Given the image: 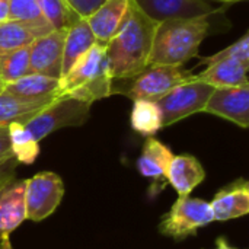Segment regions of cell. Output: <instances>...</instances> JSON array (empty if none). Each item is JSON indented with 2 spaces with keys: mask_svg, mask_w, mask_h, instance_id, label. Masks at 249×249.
<instances>
[{
  "mask_svg": "<svg viewBox=\"0 0 249 249\" xmlns=\"http://www.w3.org/2000/svg\"><path fill=\"white\" fill-rule=\"evenodd\" d=\"M0 249H12L9 241H0Z\"/></svg>",
  "mask_w": 249,
  "mask_h": 249,
  "instance_id": "cell-33",
  "label": "cell"
},
{
  "mask_svg": "<svg viewBox=\"0 0 249 249\" xmlns=\"http://www.w3.org/2000/svg\"><path fill=\"white\" fill-rule=\"evenodd\" d=\"M152 19L162 22L174 18L209 16L216 9L207 0H134Z\"/></svg>",
  "mask_w": 249,
  "mask_h": 249,
  "instance_id": "cell-11",
  "label": "cell"
},
{
  "mask_svg": "<svg viewBox=\"0 0 249 249\" xmlns=\"http://www.w3.org/2000/svg\"><path fill=\"white\" fill-rule=\"evenodd\" d=\"M130 125L136 133L144 137H153L163 127L162 112L158 104L144 99L134 101L130 114Z\"/></svg>",
  "mask_w": 249,
  "mask_h": 249,
  "instance_id": "cell-22",
  "label": "cell"
},
{
  "mask_svg": "<svg viewBox=\"0 0 249 249\" xmlns=\"http://www.w3.org/2000/svg\"><path fill=\"white\" fill-rule=\"evenodd\" d=\"M66 1L70 4V7L74 10V13L79 18L85 19L89 15H92L102 4L104 0H66Z\"/></svg>",
  "mask_w": 249,
  "mask_h": 249,
  "instance_id": "cell-28",
  "label": "cell"
},
{
  "mask_svg": "<svg viewBox=\"0 0 249 249\" xmlns=\"http://www.w3.org/2000/svg\"><path fill=\"white\" fill-rule=\"evenodd\" d=\"M219 1H225V3H232V1H244V0H219Z\"/></svg>",
  "mask_w": 249,
  "mask_h": 249,
  "instance_id": "cell-34",
  "label": "cell"
},
{
  "mask_svg": "<svg viewBox=\"0 0 249 249\" xmlns=\"http://www.w3.org/2000/svg\"><path fill=\"white\" fill-rule=\"evenodd\" d=\"M107 44L95 42L73 66L60 77L58 98H74L88 104L108 98L114 93Z\"/></svg>",
  "mask_w": 249,
  "mask_h": 249,
  "instance_id": "cell-3",
  "label": "cell"
},
{
  "mask_svg": "<svg viewBox=\"0 0 249 249\" xmlns=\"http://www.w3.org/2000/svg\"><path fill=\"white\" fill-rule=\"evenodd\" d=\"M213 90V86L194 80L193 77L172 89L156 102L162 112V125L168 127L190 115L203 112Z\"/></svg>",
  "mask_w": 249,
  "mask_h": 249,
  "instance_id": "cell-6",
  "label": "cell"
},
{
  "mask_svg": "<svg viewBox=\"0 0 249 249\" xmlns=\"http://www.w3.org/2000/svg\"><path fill=\"white\" fill-rule=\"evenodd\" d=\"M248 67L238 60H220L207 66L198 74H193L194 80L217 88H236L247 86L248 83Z\"/></svg>",
  "mask_w": 249,
  "mask_h": 249,
  "instance_id": "cell-17",
  "label": "cell"
},
{
  "mask_svg": "<svg viewBox=\"0 0 249 249\" xmlns=\"http://www.w3.org/2000/svg\"><path fill=\"white\" fill-rule=\"evenodd\" d=\"M213 249H238V248L232 247V245L229 244V241H228L225 236H220V238L216 241V245H214V248Z\"/></svg>",
  "mask_w": 249,
  "mask_h": 249,
  "instance_id": "cell-32",
  "label": "cell"
},
{
  "mask_svg": "<svg viewBox=\"0 0 249 249\" xmlns=\"http://www.w3.org/2000/svg\"><path fill=\"white\" fill-rule=\"evenodd\" d=\"M29 73V45L0 53V80L3 86Z\"/></svg>",
  "mask_w": 249,
  "mask_h": 249,
  "instance_id": "cell-24",
  "label": "cell"
},
{
  "mask_svg": "<svg viewBox=\"0 0 249 249\" xmlns=\"http://www.w3.org/2000/svg\"><path fill=\"white\" fill-rule=\"evenodd\" d=\"M64 197L63 179L55 172H39L26 179V219L41 222L50 217Z\"/></svg>",
  "mask_w": 249,
  "mask_h": 249,
  "instance_id": "cell-8",
  "label": "cell"
},
{
  "mask_svg": "<svg viewBox=\"0 0 249 249\" xmlns=\"http://www.w3.org/2000/svg\"><path fill=\"white\" fill-rule=\"evenodd\" d=\"M9 20V0H0V23Z\"/></svg>",
  "mask_w": 249,
  "mask_h": 249,
  "instance_id": "cell-31",
  "label": "cell"
},
{
  "mask_svg": "<svg viewBox=\"0 0 249 249\" xmlns=\"http://www.w3.org/2000/svg\"><path fill=\"white\" fill-rule=\"evenodd\" d=\"M26 181L13 179L0 190V241H9V236L26 219L25 204Z\"/></svg>",
  "mask_w": 249,
  "mask_h": 249,
  "instance_id": "cell-12",
  "label": "cell"
},
{
  "mask_svg": "<svg viewBox=\"0 0 249 249\" xmlns=\"http://www.w3.org/2000/svg\"><path fill=\"white\" fill-rule=\"evenodd\" d=\"M92 104L74 98H55L48 107L31 118L25 127L31 131L36 142H41L51 133L66 128L79 127L89 118Z\"/></svg>",
  "mask_w": 249,
  "mask_h": 249,
  "instance_id": "cell-5",
  "label": "cell"
},
{
  "mask_svg": "<svg viewBox=\"0 0 249 249\" xmlns=\"http://www.w3.org/2000/svg\"><path fill=\"white\" fill-rule=\"evenodd\" d=\"M130 0H104L102 4L86 19L95 39L108 44L120 29L128 9Z\"/></svg>",
  "mask_w": 249,
  "mask_h": 249,
  "instance_id": "cell-15",
  "label": "cell"
},
{
  "mask_svg": "<svg viewBox=\"0 0 249 249\" xmlns=\"http://www.w3.org/2000/svg\"><path fill=\"white\" fill-rule=\"evenodd\" d=\"M210 209L214 222H225L247 216L249 213L248 181L241 178L222 188L210 201Z\"/></svg>",
  "mask_w": 249,
  "mask_h": 249,
  "instance_id": "cell-13",
  "label": "cell"
},
{
  "mask_svg": "<svg viewBox=\"0 0 249 249\" xmlns=\"http://www.w3.org/2000/svg\"><path fill=\"white\" fill-rule=\"evenodd\" d=\"M53 31L54 28L45 19L3 22L0 23V53L28 47L35 39Z\"/></svg>",
  "mask_w": 249,
  "mask_h": 249,
  "instance_id": "cell-14",
  "label": "cell"
},
{
  "mask_svg": "<svg viewBox=\"0 0 249 249\" xmlns=\"http://www.w3.org/2000/svg\"><path fill=\"white\" fill-rule=\"evenodd\" d=\"M69 28L54 29L53 32L35 39L29 45V69L31 73L50 77H61L63 50Z\"/></svg>",
  "mask_w": 249,
  "mask_h": 249,
  "instance_id": "cell-9",
  "label": "cell"
},
{
  "mask_svg": "<svg viewBox=\"0 0 249 249\" xmlns=\"http://www.w3.org/2000/svg\"><path fill=\"white\" fill-rule=\"evenodd\" d=\"M207 18H174L159 22L149 66L181 67L198 57V48L210 29Z\"/></svg>",
  "mask_w": 249,
  "mask_h": 249,
  "instance_id": "cell-2",
  "label": "cell"
},
{
  "mask_svg": "<svg viewBox=\"0 0 249 249\" xmlns=\"http://www.w3.org/2000/svg\"><path fill=\"white\" fill-rule=\"evenodd\" d=\"M42 16L54 29H64L80 19L66 0H38Z\"/></svg>",
  "mask_w": 249,
  "mask_h": 249,
  "instance_id": "cell-25",
  "label": "cell"
},
{
  "mask_svg": "<svg viewBox=\"0 0 249 249\" xmlns=\"http://www.w3.org/2000/svg\"><path fill=\"white\" fill-rule=\"evenodd\" d=\"M225 118L242 128L249 127V85L217 88L212 92L204 111Z\"/></svg>",
  "mask_w": 249,
  "mask_h": 249,
  "instance_id": "cell-10",
  "label": "cell"
},
{
  "mask_svg": "<svg viewBox=\"0 0 249 249\" xmlns=\"http://www.w3.org/2000/svg\"><path fill=\"white\" fill-rule=\"evenodd\" d=\"M1 90L10 95L23 98V99H31V101L55 99L58 98L60 79L44 76V74H36V73H29L12 83L4 85Z\"/></svg>",
  "mask_w": 249,
  "mask_h": 249,
  "instance_id": "cell-19",
  "label": "cell"
},
{
  "mask_svg": "<svg viewBox=\"0 0 249 249\" xmlns=\"http://www.w3.org/2000/svg\"><path fill=\"white\" fill-rule=\"evenodd\" d=\"M220 60H238L244 64L249 66V34L247 32L242 38H239L236 42H233L232 45L220 50L219 53L209 55L206 58H201L200 63L201 64H212L214 61H220Z\"/></svg>",
  "mask_w": 249,
  "mask_h": 249,
  "instance_id": "cell-26",
  "label": "cell"
},
{
  "mask_svg": "<svg viewBox=\"0 0 249 249\" xmlns=\"http://www.w3.org/2000/svg\"><path fill=\"white\" fill-rule=\"evenodd\" d=\"M174 158L172 150L155 137H147L137 160V169L142 177L152 181L166 179V174Z\"/></svg>",
  "mask_w": 249,
  "mask_h": 249,
  "instance_id": "cell-18",
  "label": "cell"
},
{
  "mask_svg": "<svg viewBox=\"0 0 249 249\" xmlns=\"http://www.w3.org/2000/svg\"><path fill=\"white\" fill-rule=\"evenodd\" d=\"M166 179L174 187L178 197H187L206 179V171L196 156L174 155Z\"/></svg>",
  "mask_w": 249,
  "mask_h": 249,
  "instance_id": "cell-16",
  "label": "cell"
},
{
  "mask_svg": "<svg viewBox=\"0 0 249 249\" xmlns=\"http://www.w3.org/2000/svg\"><path fill=\"white\" fill-rule=\"evenodd\" d=\"M214 222L210 203L201 198L178 197L159 222V232L175 241L196 236L197 231Z\"/></svg>",
  "mask_w": 249,
  "mask_h": 249,
  "instance_id": "cell-4",
  "label": "cell"
},
{
  "mask_svg": "<svg viewBox=\"0 0 249 249\" xmlns=\"http://www.w3.org/2000/svg\"><path fill=\"white\" fill-rule=\"evenodd\" d=\"M191 77L193 73L182 70L181 67L153 64L133 77L134 80L130 85L128 90L123 93L133 101L144 99L158 102L181 83L191 80Z\"/></svg>",
  "mask_w": 249,
  "mask_h": 249,
  "instance_id": "cell-7",
  "label": "cell"
},
{
  "mask_svg": "<svg viewBox=\"0 0 249 249\" xmlns=\"http://www.w3.org/2000/svg\"><path fill=\"white\" fill-rule=\"evenodd\" d=\"M159 22L147 16L134 0L117 34L107 44V55L112 79H133L149 67L153 39Z\"/></svg>",
  "mask_w": 249,
  "mask_h": 249,
  "instance_id": "cell-1",
  "label": "cell"
},
{
  "mask_svg": "<svg viewBox=\"0 0 249 249\" xmlns=\"http://www.w3.org/2000/svg\"><path fill=\"white\" fill-rule=\"evenodd\" d=\"M96 42L86 19H77L69 26L63 50V66L61 77L71 69V66Z\"/></svg>",
  "mask_w": 249,
  "mask_h": 249,
  "instance_id": "cell-21",
  "label": "cell"
},
{
  "mask_svg": "<svg viewBox=\"0 0 249 249\" xmlns=\"http://www.w3.org/2000/svg\"><path fill=\"white\" fill-rule=\"evenodd\" d=\"M12 158H13V153L10 147L7 127H0V162L9 160Z\"/></svg>",
  "mask_w": 249,
  "mask_h": 249,
  "instance_id": "cell-30",
  "label": "cell"
},
{
  "mask_svg": "<svg viewBox=\"0 0 249 249\" xmlns=\"http://www.w3.org/2000/svg\"><path fill=\"white\" fill-rule=\"evenodd\" d=\"M42 16L38 0H9V20H41Z\"/></svg>",
  "mask_w": 249,
  "mask_h": 249,
  "instance_id": "cell-27",
  "label": "cell"
},
{
  "mask_svg": "<svg viewBox=\"0 0 249 249\" xmlns=\"http://www.w3.org/2000/svg\"><path fill=\"white\" fill-rule=\"evenodd\" d=\"M9 140L13 158L19 163L31 165L39 155V142L34 139L31 131L22 123H12L7 125Z\"/></svg>",
  "mask_w": 249,
  "mask_h": 249,
  "instance_id": "cell-23",
  "label": "cell"
},
{
  "mask_svg": "<svg viewBox=\"0 0 249 249\" xmlns=\"http://www.w3.org/2000/svg\"><path fill=\"white\" fill-rule=\"evenodd\" d=\"M54 99H23L0 90V127H7L12 123L26 124Z\"/></svg>",
  "mask_w": 249,
  "mask_h": 249,
  "instance_id": "cell-20",
  "label": "cell"
},
{
  "mask_svg": "<svg viewBox=\"0 0 249 249\" xmlns=\"http://www.w3.org/2000/svg\"><path fill=\"white\" fill-rule=\"evenodd\" d=\"M3 89V85H1V80H0V90Z\"/></svg>",
  "mask_w": 249,
  "mask_h": 249,
  "instance_id": "cell-35",
  "label": "cell"
},
{
  "mask_svg": "<svg viewBox=\"0 0 249 249\" xmlns=\"http://www.w3.org/2000/svg\"><path fill=\"white\" fill-rule=\"evenodd\" d=\"M207 1H209V0H207Z\"/></svg>",
  "mask_w": 249,
  "mask_h": 249,
  "instance_id": "cell-36",
  "label": "cell"
},
{
  "mask_svg": "<svg viewBox=\"0 0 249 249\" xmlns=\"http://www.w3.org/2000/svg\"><path fill=\"white\" fill-rule=\"evenodd\" d=\"M69 6H70V4H69Z\"/></svg>",
  "mask_w": 249,
  "mask_h": 249,
  "instance_id": "cell-37",
  "label": "cell"
},
{
  "mask_svg": "<svg viewBox=\"0 0 249 249\" xmlns=\"http://www.w3.org/2000/svg\"><path fill=\"white\" fill-rule=\"evenodd\" d=\"M18 160L15 158L0 162V190L4 188L9 182L16 179V168H18Z\"/></svg>",
  "mask_w": 249,
  "mask_h": 249,
  "instance_id": "cell-29",
  "label": "cell"
}]
</instances>
